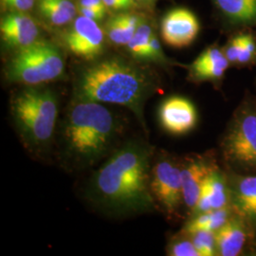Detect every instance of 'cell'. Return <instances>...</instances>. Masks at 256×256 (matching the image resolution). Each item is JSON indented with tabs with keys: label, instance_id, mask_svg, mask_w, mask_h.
I'll use <instances>...</instances> for the list:
<instances>
[{
	"label": "cell",
	"instance_id": "6da1fadb",
	"mask_svg": "<svg viewBox=\"0 0 256 256\" xmlns=\"http://www.w3.org/2000/svg\"><path fill=\"white\" fill-rule=\"evenodd\" d=\"M153 152L134 140L116 150L93 174L88 188L90 200L102 212L115 216L154 210L150 190Z\"/></svg>",
	"mask_w": 256,
	"mask_h": 256
},
{
	"label": "cell",
	"instance_id": "7a4b0ae2",
	"mask_svg": "<svg viewBox=\"0 0 256 256\" xmlns=\"http://www.w3.org/2000/svg\"><path fill=\"white\" fill-rule=\"evenodd\" d=\"M154 90L155 82L147 72L113 56L82 68L76 78L74 99L124 106L146 129L144 104Z\"/></svg>",
	"mask_w": 256,
	"mask_h": 256
},
{
	"label": "cell",
	"instance_id": "3957f363",
	"mask_svg": "<svg viewBox=\"0 0 256 256\" xmlns=\"http://www.w3.org/2000/svg\"><path fill=\"white\" fill-rule=\"evenodd\" d=\"M119 132V120L104 104L74 99L63 128L64 154L77 166L94 164L108 153Z\"/></svg>",
	"mask_w": 256,
	"mask_h": 256
},
{
	"label": "cell",
	"instance_id": "277c9868",
	"mask_svg": "<svg viewBox=\"0 0 256 256\" xmlns=\"http://www.w3.org/2000/svg\"><path fill=\"white\" fill-rule=\"evenodd\" d=\"M10 111L19 134L28 146L41 149L54 135L59 102L50 88L28 86L10 102Z\"/></svg>",
	"mask_w": 256,
	"mask_h": 256
},
{
	"label": "cell",
	"instance_id": "5b68a950",
	"mask_svg": "<svg viewBox=\"0 0 256 256\" xmlns=\"http://www.w3.org/2000/svg\"><path fill=\"white\" fill-rule=\"evenodd\" d=\"M64 68L59 48L46 40H37L16 52L6 66V76L10 82L34 86L59 79Z\"/></svg>",
	"mask_w": 256,
	"mask_h": 256
},
{
	"label": "cell",
	"instance_id": "8992f818",
	"mask_svg": "<svg viewBox=\"0 0 256 256\" xmlns=\"http://www.w3.org/2000/svg\"><path fill=\"white\" fill-rule=\"evenodd\" d=\"M221 148L232 172L256 174V104L244 102L236 110Z\"/></svg>",
	"mask_w": 256,
	"mask_h": 256
},
{
	"label": "cell",
	"instance_id": "52a82bcc",
	"mask_svg": "<svg viewBox=\"0 0 256 256\" xmlns=\"http://www.w3.org/2000/svg\"><path fill=\"white\" fill-rule=\"evenodd\" d=\"M150 190L156 205L164 214L170 218L178 216L184 205L182 172L180 165L171 156L162 155L152 164Z\"/></svg>",
	"mask_w": 256,
	"mask_h": 256
},
{
	"label": "cell",
	"instance_id": "ba28073f",
	"mask_svg": "<svg viewBox=\"0 0 256 256\" xmlns=\"http://www.w3.org/2000/svg\"><path fill=\"white\" fill-rule=\"evenodd\" d=\"M106 32L97 21L80 14L64 36L66 48L86 61L97 60L104 50Z\"/></svg>",
	"mask_w": 256,
	"mask_h": 256
},
{
	"label": "cell",
	"instance_id": "9c48e42d",
	"mask_svg": "<svg viewBox=\"0 0 256 256\" xmlns=\"http://www.w3.org/2000/svg\"><path fill=\"white\" fill-rule=\"evenodd\" d=\"M200 24L192 10L176 8L169 10L162 20L160 34L165 44L174 48L189 46L196 39Z\"/></svg>",
	"mask_w": 256,
	"mask_h": 256
},
{
	"label": "cell",
	"instance_id": "30bf717a",
	"mask_svg": "<svg viewBox=\"0 0 256 256\" xmlns=\"http://www.w3.org/2000/svg\"><path fill=\"white\" fill-rule=\"evenodd\" d=\"M198 114L196 106L182 96H171L158 108V120L167 133L180 136L191 132L198 124Z\"/></svg>",
	"mask_w": 256,
	"mask_h": 256
},
{
	"label": "cell",
	"instance_id": "8fae6325",
	"mask_svg": "<svg viewBox=\"0 0 256 256\" xmlns=\"http://www.w3.org/2000/svg\"><path fill=\"white\" fill-rule=\"evenodd\" d=\"M230 208L232 212L244 220L250 229H256V174L228 176Z\"/></svg>",
	"mask_w": 256,
	"mask_h": 256
},
{
	"label": "cell",
	"instance_id": "7c38bea8",
	"mask_svg": "<svg viewBox=\"0 0 256 256\" xmlns=\"http://www.w3.org/2000/svg\"><path fill=\"white\" fill-rule=\"evenodd\" d=\"M0 34L5 46L16 52L39 40L36 21L23 12H9L4 14L0 21Z\"/></svg>",
	"mask_w": 256,
	"mask_h": 256
},
{
	"label": "cell",
	"instance_id": "4fadbf2b",
	"mask_svg": "<svg viewBox=\"0 0 256 256\" xmlns=\"http://www.w3.org/2000/svg\"><path fill=\"white\" fill-rule=\"evenodd\" d=\"M214 165L202 156L189 158L180 164L184 205L190 212L198 200L202 186Z\"/></svg>",
	"mask_w": 256,
	"mask_h": 256
},
{
	"label": "cell",
	"instance_id": "5bb4252c",
	"mask_svg": "<svg viewBox=\"0 0 256 256\" xmlns=\"http://www.w3.org/2000/svg\"><path fill=\"white\" fill-rule=\"evenodd\" d=\"M230 66L222 48L209 46L189 66V77L194 82H218Z\"/></svg>",
	"mask_w": 256,
	"mask_h": 256
},
{
	"label": "cell",
	"instance_id": "9a60e30c",
	"mask_svg": "<svg viewBox=\"0 0 256 256\" xmlns=\"http://www.w3.org/2000/svg\"><path fill=\"white\" fill-rule=\"evenodd\" d=\"M250 229L244 220L232 214L228 221L214 232L218 256H239L246 245Z\"/></svg>",
	"mask_w": 256,
	"mask_h": 256
},
{
	"label": "cell",
	"instance_id": "2e32d148",
	"mask_svg": "<svg viewBox=\"0 0 256 256\" xmlns=\"http://www.w3.org/2000/svg\"><path fill=\"white\" fill-rule=\"evenodd\" d=\"M223 20L234 28H256V0H212Z\"/></svg>",
	"mask_w": 256,
	"mask_h": 256
},
{
	"label": "cell",
	"instance_id": "e0dca14e",
	"mask_svg": "<svg viewBox=\"0 0 256 256\" xmlns=\"http://www.w3.org/2000/svg\"><path fill=\"white\" fill-rule=\"evenodd\" d=\"M37 9L43 18L56 27L72 21L78 10L72 0H38Z\"/></svg>",
	"mask_w": 256,
	"mask_h": 256
},
{
	"label": "cell",
	"instance_id": "ac0fdd59",
	"mask_svg": "<svg viewBox=\"0 0 256 256\" xmlns=\"http://www.w3.org/2000/svg\"><path fill=\"white\" fill-rule=\"evenodd\" d=\"M232 214V210L228 206L194 216L186 223L182 232L186 234H192L198 230L216 232L228 221Z\"/></svg>",
	"mask_w": 256,
	"mask_h": 256
},
{
	"label": "cell",
	"instance_id": "d6986e66",
	"mask_svg": "<svg viewBox=\"0 0 256 256\" xmlns=\"http://www.w3.org/2000/svg\"><path fill=\"white\" fill-rule=\"evenodd\" d=\"M205 186L209 192L212 210L228 207L230 204V189L228 176L216 165L212 168L205 180Z\"/></svg>",
	"mask_w": 256,
	"mask_h": 256
},
{
	"label": "cell",
	"instance_id": "ffe728a7",
	"mask_svg": "<svg viewBox=\"0 0 256 256\" xmlns=\"http://www.w3.org/2000/svg\"><path fill=\"white\" fill-rule=\"evenodd\" d=\"M153 34L152 27L144 20L126 46L132 58L140 61H152L150 42Z\"/></svg>",
	"mask_w": 256,
	"mask_h": 256
},
{
	"label": "cell",
	"instance_id": "44dd1931",
	"mask_svg": "<svg viewBox=\"0 0 256 256\" xmlns=\"http://www.w3.org/2000/svg\"><path fill=\"white\" fill-rule=\"evenodd\" d=\"M200 256H218L214 232L198 230L188 234Z\"/></svg>",
	"mask_w": 256,
	"mask_h": 256
},
{
	"label": "cell",
	"instance_id": "7402d4cb",
	"mask_svg": "<svg viewBox=\"0 0 256 256\" xmlns=\"http://www.w3.org/2000/svg\"><path fill=\"white\" fill-rule=\"evenodd\" d=\"M182 236H176L167 247V252L172 256H200L192 243L191 236L183 232Z\"/></svg>",
	"mask_w": 256,
	"mask_h": 256
},
{
	"label": "cell",
	"instance_id": "603a6c76",
	"mask_svg": "<svg viewBox=\"0 0 256 256\" xmlns=\"http://www.w3.org/2000/svg\"><path fill=\"white\" fill-rule=\"evenodd\" d=\"M106 36L110 39V42L117 46H126L128 39L124 34V25L120 18L119 14L111 18L106 22L104 27Z\"/></svg>",
	"mask_w": 256,
	"mask_h": 256
},
{
	"label": "cell",
	"instance_id": "cb8c5ba5",
	"mask_svg": "<svg viewBox=\"0 0 256 256\" xmlns=\"http://www.w3.org/2000/svg\"><path fill=\"white\" fill-rule=\"evenodd\" d=\"M256 62V38L252 34H242V46L238 66H248Z\"/></svg>",
	"mask_w": 256,
	"mask_h": 256
},
{
	"label": "cell",
	"instance_id": "d4e9b609",
	"mask_svg": "<svg viewBox=\"0 0 256 256\" xmlns=\"http://www.w3.org/2000/svg\"><path fill=\"white\" fill-rule=\"evenodd\" d=\"M241 46H242V34H239L232 37L225 46L222 48L224 54L230 62V64L238 66V59L241 52Z\"/></svg>",
	"mask_w": 256,
	"mask_h": 256
},
{
	"label": "cell",
	"instance_id": "484cf974",
	"mask_svg": "<svg viewBox=\"0 0 256 256\" xmlns=\"http://www.w3.org/2000/svg\"><path fill=\"white\" fill-rule=\"evenodd\" d=\"M36 0H1V6L8 12H27L32 9Z\"/></svg>",
	"mask_w": 256,
	"mask_h": 256
},
{
	"label": "cell",
	"instance_id": "4316f807",
	"mask_svg": "<svg viewBox=\"0 0 256 256\" xmlns=\"http://www.w3.org/2000/svg\"><path fill=\"white\" fill-rule=\"evenodd\" d=\"M150 46H151V54H152V62L156 63H160V64H168V59L164 54V50L162 48L160 42L158 40V38L156 36L155 32L153 34V36L151 37V42H150Z\"/></svg>",
	"mask_w": 256,
	"mask_h": 256
},
{
	"label": "cell",
	"instance_id": "83f0119b",
	"mask_svg": "<svg viewBox=\"0 0 256 256\" xmlns=\"http://www.w3.org/2000/svg\"><path fill=\"white\" fill-rule=\"evenodd\" d=\"M108 9L116 12H126L128 10L137 7L135 0H104Z\"/></svg>",
	"mask_w": 256,
	"mask_h": 256
},
{
	"label": "cell",
	"instance_id": "f1b7e54d",
	"mask_svg": "<svg viewBox=\"0 0 256 256\" xmlns=\"http://www.w3.org/2000/svg\"><path fill=\"white\" fill-rule=\"evenodd\" d=\"M80 14L82 16H86L88 18L92 19L94 21H101L104 18L106 12L102 10L94 9V8H88V7H77Z\"/></svg>",
	"mask_w": 256,
	"mask_h": 256
},
{
	"label": "cell",
	"instance_id": "f546056e",
	"mask_svg": "<svg viewBox=\"0 0 256 256\" xmlns=\"http://www.w3.org/2000/svg\"><path fill=\"white\" fill-rule=\"evenodd\" d=\"M78 7H88L108 12V7L104 0H79Z\"/></svg>",
	"mask_w": 256,
	"mask_h": 256
},
{
	"label": "cell",
	"instance_id": "4dcf8cb0",
	"mask_svg": "<svg viewBox=\"0 0 256 256\" xmlns=\"http://www.w3.org/2000/svg\"><path fill=\"white\" fill-rule=\"evenodd\" d=\"M137 3H142V4H152L158 0H135Z\"/></svg>",
	"mask_w": 256,
	"mask_h": 256
}]
</instances>
